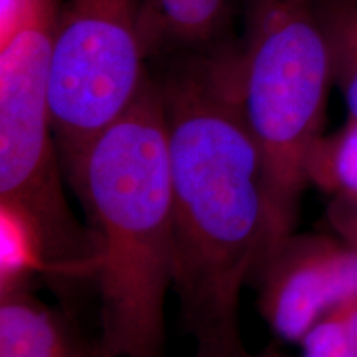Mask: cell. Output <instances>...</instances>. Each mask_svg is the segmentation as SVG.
Here are the masks:
<instances>
[{"mask_svg":"<svg viewBox=\"0 0 357 357\" xmlns=\"http://www.w3.org/2000/svg\"><path fill=\"white\" fill-rule=\"evenodd\" d=\"M174 220V291L199 346H242L240 294L294 225L276 204L245 119L236 55L162 84Z\"/></svg>","mask_w":357,"mask_h":357,"instance_id":"cell-1","label":"cell"},{"mask_svg":"<svg viewBox=\"0 0 357 357\" xmlns=\"http://www.w3.org/2000/svg\"><path fill=\"white\" fill-rule=\"evenodd\" d=\"M96 247L102 344L114 357H164L174 284L167 124L147 79L121 118L93 142L70 178Z\"/></svg>","mask_w":357,"mask_h":357,"instance_id":"cell-2","label":"cell"},{"mask_svg":"<svg viewBox=\"0 0 357 357\" xmlns=\"http://www.w3.org/2000/svg\"><path fill=\"white\" fill-rule=\"evenodd\" d=\"M60 0H2L0 30V205L33 227L47 270L95 276L91 230L71 212L50 111V63Z\"/></svg>","mask_w":357,"mask_h":357,"instance_id":"cell-3","label":"cell"},{"mask_svg":"<svg viewBox=\"0 0 357 357\" xmlns=\"http://www.w3.org/2000/svg\"><path fill=\"white\" fill-rule=\"evenodd\" d=\"M318 0H253L236 55L247 124L276 204L293 225L310 185L307 160L324 136L333 65Z\"/></svg>","mask_w":357,"mask_h":357,"instance_id":"cell-4","label":"cell"},{"mask_svg":"<svg viewBox=\"0 0 357 357\" xmlns=\"http://www.w3.org/2000/svg\"><path fill=\"white\" fill-rule=\"evenodd\" d=\"M142 0H60L50 63V111L61 169L88 149L147 83Z\"/></svg>","mask_w":357,"mask_h":357,"instance_id":"cell-5","label":"cell"},{"mask_svg":"<svg viewBox=\"0 0 357 357\" xmlns=\"http://www.w3.org/2000/svg\"><path fill=\"white\" fill-rule=\"evenodd\" d=\"M258 310L281 341L300 344L329 312L357 298V248L336 234H289L266 258Z\"/></svg>","mask_w":357,"mask_h":357,"instance_id":"cell-6","label":"cell"},{"mask_svg":"<svg viewBox=\"0 0 357 357\" xmlns=\"http://www.w3.org/2000/svg\"><path fill=\"white\" fill-rule=\"evenodd\" d=\"M0 357H100L101 339L84 341L73 323L26 288L0 291Z\"/></svg>","mask_w":357,"mask_h":357,"instance_id":"cell-7","label":"cell"},{"mask_svg":"<svg viewBox=\"0 0 357 357\" xmlns=\"http://www.w3.org/2000/svg\"><path fill=\"white\" fill-rule=\"evenodd\" d=\"M227 0H142V30L149 50L160 43L207 42L225 19Z\"/></svg>","mask_w":357,"mask_h":357,"instance_id":"cell-8","label":"cell"},{"mask_svg":"<svg viewBox=\"0 0 357 357\" xmlns=\"http://www.w3.org/2000/svg\"><path fill=\"white\" fill-rule=\"evenodd\" d=\"M333 65V79L344 96L349 119L357 121V0H318Z\"/></svg>","mask_w":357,"mask_h":357,"instance_id":"cell-9","label":"cell"},{"mask_svg":"<svg viewBox=\"0 0 357 357\" xmlns=\"http://www.w3.org/2000/svg\"><path fill=\"white\" fill-rule=\"evenodd\" d=\"M307 181L333 197H357L356 119L316 142L307 160Z\"/></svg>","mask_w":357,"mask_h":357,"instance_id":"cell-10","label":"cell"},{"mask_svg":"<svg viewBox=\"0 0 357 357\" xmlns=\"http://www.w3.org/2000/svg\"><path fill=\"white\" fill-rule=\"evenodd\" d=\"M0 291L26 283L30 273H48L40 236L17 212L0 205Z\"/></svg>","mask_w":357,"mask_h":357,"instance_id":"cell-11","label":"cell"},{"mask_svg":"<svg viewBox=\"0 0 357 357\" xmlns=\"http://www.w3.org/2000/svg\"><path fill=\"white\" fill-rule=\"evenodd\" d=\"M303 357H357V344L337 310L318 321L300 342Z\"/></svg>","mask_w":357,"mask_h":357,"instance_id":"cell-12","label":"cell"},{"mask_svg":"<svg viewBox=\"0 0 357 357\" xmlns=\"http://www.w3.org/2000/svg\"><path fill=\"white\" fill-rule=\"evenodd\" d=\"M326 220L334 234L357 248V197H333Z\"/></svg>","mask_w":357,"mask_h":357,"instance_id":"cell-13","label":"cell"},{"mask_svg":"<svg viewBox=\"0 0 357 357\" xmlns=\"http://www.w3.org/2000/svg\"><path fill=\"white\" fill-rule=\"evenodd\" d=\"M225 357H283V356H278V354H261V356H253V354H248L247 351H245L243 344L235 347V349H230V351H222Z\"/></svg>","mask_w":357,"mask_h":357,"instance_id":"cell-14","label":"cell"},{"mask_svg":"<svg viewBox=\"0 0 357 357\" xmlns=\"http://www.w3.org/2000/svg\"><path fill=\"white\" fill-rule=\"evenodd\" d=\"M195 357H225V354H223L222 351L199 346V351H197V354H195Z\"/></svg>","mask_w":357,"mask_h":357,"instance_id":"cell-15","label":"cell"},{"mask_svg":"<svg viewBox=\"0 0 357 357\" xmlns=\"http://www.w3.org/2000/svg\"><path fill=\"white\" fill-rule=\"evenodd\" d=\"M100 357H114V356H113V354H111V352H109L108 349H106L105 352H102V354H101Z\"/></svg>","mask_w":357,"mask_h":357,"instance_id":"cell-16","label":"cell"}]
</instances>
